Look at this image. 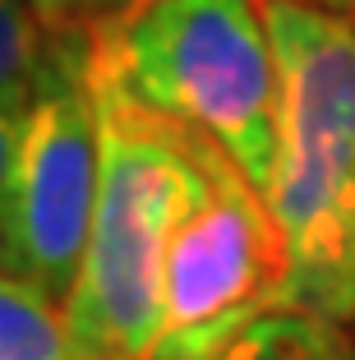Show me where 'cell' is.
Instances as JSON below:
<instances>
[{"label":"cell","mask_w":355,"mask_h":360,"mask_svg":"<svg viewBox=\"0 0 355 360\" xmlns=\"http://www.w3.org/2000/svg\"><path fill=\"white\" fill-rule=\"evenodd\" d=\"M0 360H93L70 328L65 305L0 273Z\"/></svg>","instance_id":"cell-6"},{"label":"cell","mask_w":355,"mask_h":360,"mask_svg":"<svg viewBox=\"0 0 355 360\" xmlns=\"http://www.w3.org/2000/svg\"><path fill=\"white\" fill-rule=\"evenodd\" d=\"M263 19L282 65V309L355 328V19L295 0H263Z\"/></svg>","instance_id":"cell-2"},{"label":"cell","mask_w":355,"mask_h":360,"mask_svg":"<svg viewBox=\"0 0 355 360\" xmlns=\"http://www.w3.org/2000/svg\"><path fill=\"white\" fill-rule=\"evenodd\" d=\"M143 0H70L74 10V23H93V28H102V23H120L125 14H134Z\"/></svg>","instance_id":"cell-10"},{"label":"cell","mask_w":355,"mask_h":360,"mask_svg":"<svg viewBox=\"0 0 355 360\" xmlns=\"http://www.w3.org/2000/svg\"><path fill=\"white\" fill-rule=\"evenodd\" d=\"M97 32V28H93ZM97 120L102 190L70 328L93 360H153L167 300V259L180 226L203 199V148L125 93L97 37Z\"/></svg>","instance_id":"cell-1"},{"label":"cell","mask_w":355,"mask_h":360,"mask_svg":"<svg viewBox=\"0 0 355 360\" xmlns=\"http://www.w3.org/2000/svg\"><path fill=\"white\" fill-rule=\"evenodd\" d=\"M217 360H355V328L277 309L245 328Z\"/></svg>","instance_id":"cell-7"},{"label":"cell","mask_w":355,"mask_h":360,"mask_svg":"<svg viewBox=\"0 0 355 360\" xmlns=\"http://www.w3.org/2000/svg\"><path fill=\"white\" fill-rule=\"evenodd\" d=\"M19 116L0 111V222H5V203H10V185H14V162H19Z\"/></svg>","instance_id":"cell-9"},{"label":"cell","mask_w":355,"mask_h":360,"mask_svg":"<svg viewBox=\"0 0 355 360\" xmlns=\"http://www.w3.org/2000/svg\"><path fill=\"white\" fill-rule=\"evenodd\" d=\"M23 10H32L37 19L46 23V28H60V23H74V10L70 0H19Z\"/></svg>","instance_id":"cell-11"},{"label":"cell","mask_w":355,"mask_h":360,"mask_svg":"<svg viewBox=\"0 0 355 360\" xmlns=\"http://www.w3.org/2000/svg\"><path fill=\"white\" fill-rule=\"evenodd\" d=\"M97 190V32L88 23H60L51 28L42 79L19 125V162L0 222V273L70 305L93 236Z\"/></svg>","instance_id":"cell-4"},{"label":"cell","mask_w":355,"mask_h":360,"mask_svg":"<svg viewBox=\"0 0 355 360\" xmlns=\"http://www.w3.org/2000/svg\"><path fill=\"white\" fill-rule=\"evenodd\" d=\"M203 199L167 259V300L153 360H217L245 328L282 309L286 250L272 208L212 143H203Z\"/></svg>","instance_id":"cell-5"},{"label":"cell","mask_w":355,"mask_h":360,"mask_svg":"<svg viewBox=\"0 0 355 360\" xmlns=\"http://www.w3.org/2000/svg\"><path fill=\"white\" fill-rule=\"evenodd\" d=\"M295 5H314V10H328V14H346V19H355V0H295Z\"/></svg>","instance_id":"cell-12"},{"label":"cell","mask_w":355,"mask_h":360,"mask_svg":"<svg viewBox=\"0 0 355 360\" xmlns=\"http://www.w3.org/2000/svg\"><path fill=\"white\" fill-rule=\"evenodd\" d=\"M97 37L134 102L212 143L268 199L282 158V65L263 0H143Z\"/></svg>","instance_id":"cell-3"},{"label":"cell","mask_w":355,"mask_h":360,"mask_svg":"<svg viewBox=\"0 0 355 360\" xmlns=\"http://www.w3.org/2000/svg\"><path fill=\"white\" fill-rule=\"evenodd\" d=\"M51 28L19 0H0V111L23 120L42 79Z\"/></svg>","instance_id":"cell-8"}]
</instances>
